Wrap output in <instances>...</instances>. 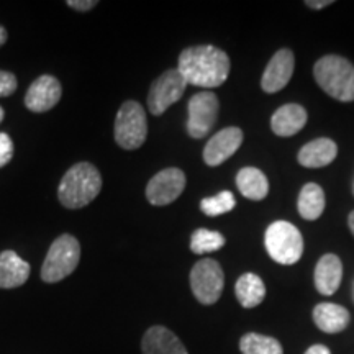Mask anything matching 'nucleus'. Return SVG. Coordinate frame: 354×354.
<instances>
[{"label":"nucleus","mask_w":354,"mask_h":354,"mask_svg":"<svg viewBox=\"0 0 354 354\" xmlns=\"http://www.w3.org/2000/svg\"><path fill=\"white\" fill-rule=\"evenodd\" d=\"M230 57L227 53L212 44L190 46L179 56L177 71L183 74L187 86L215 88L228 79Z\"/></svg>","instance_id":"obj_1"},{"label":"nucleus","mask_w":354,"mask_h":354,"mask_svg":"<svg viewBox=\"0 0 354 354\" xmlns=\"http://www.w3.org/2000/svg\"><path fill=\"white\" fill-rule=\"evenodd\" d=\"M102 176L91 162H77L66 172L57 189L61 205L66 209H82L100 194Z\"/></svg>","instance_id":"obj_2"},{"label":"nucleus","mask_w":354,"mask_h":354,"mask_svg":"<svg viewBox=\"0 0 354 354\" xmlns=\"http://www.w3.org/2000/svg\"><path fill=\"white\" fill-rule=\"evenodd\" d=\"M313 77L323 92L339 102H354V66L346 57L328 55L317 61Z\"/></svg>","instance_id":"obj_3"},{"label":"nucleus","mask_w":354,"mask_h":354,"mask_svg":"<svg viewBox=\"0 0 354 354\" xmlns=\"http://www.w3.org/2000/svg\"><path fill=\"white\" fill-rule=\"evenodd\" d=\"M81 261V245L73 234H61L48 250L41 268V279L46 284L63 281L77 268Z\"/></svg>","instance_id":"obj_4"},{"label":"nucleus","mask_w":354,"mask_h":354,"mask_svg":"<svg viewBox=\"0 0 354 354\" xmlns=\"http://www.w3.org/2000/svg\"><path fill=\"white\" fill-rule=\"evenodd\" d=\"M266 251L279 264L292 266L302 258L304 238L295 225L286 220L274 221L264 234Z\"/></svg>","instance_id":"obj_5"},{"label":"nucleus","mask_w":354,"mask_h":354,"mask_svg":"<svg viewBox=\"0 0 354 354\" xmlns=\"http://www.w3.org/2000/svg\"><path fill=\"white\" fill-rule=\"evenodd\" d=\"M148 136L146 112L136 100H127L115 118V141L120 148L133 151L143 146Z\"/></svg>","instance_id":"obj_6"},{"label":"nucleus","mask_w":354,"mask_h":354,"mask_svg":"<svg viewBox=\"0 0 354 354\" xmlns=\"http://www.w3.org/2000/svg\"><path fill=\"white\" fill-rule=\"evenodd\" d=\"M225 287V274L221 266L212 258H203L194 264L190 271V289L202 305L218 302Z\"/></svg>","instance_id":"obj_7"},{"label":"nucleus","mask_w":354,"mask_h":354,"mask_svg":"<svg viewBox=\"0 0 354 354\" xmlns=\"http://www.w3.org/2000/svg\"><path fill=\"white\" fill-rule=\"evenodd\" d=\"M187 133L190 138L202 140L209 135L216 123L220 110V102L214 92L203 91L192 95L187 105Z\"/></svg>","instance_id":"obj_8"},{"label":"nucleus","mask_w":354,"mask_h":354,"mask_svg":"<svg viewBox=\"0 0 354 354\" xmlns=\"http://www.w3.org/2000/svg\"><path fill=\"white\" fill-rule=\"evenodd\" d=\"M187 82L183 74L176 69L162 73L156 81L151 84L148 94V109L153 115H162L172 104H176L184 95Z\"/></svg>","instance_id":"obj_9"},{"label":"nucleus","mask_w":354,"mask_h":354,"mask_svg":"<svg viewBox=\"0 0 354 354\" xmlns=\"http://www.w3.org/2000/svg\"><path fill=\"white\" fill-rule=\"evenodd\" d=\"M185 183L187 179L184 171L179 167H167L151 177L146 185V198L154 207L169 205L184 192Z\"/></svg>","instance_id":"obj_10"},{"label":"nucleus","mask_w":354,"mask_h":354,"mask_svg":"<svg viewBox=\"0 0 354 354\" xmlns=\"http://www.w3.org/2000/svg\"><path fill=\"white\" fill-rule=\"evenodd\" d=\"M243 131L236 127H228L212 136L203 148V161L207 166H220L240 149Z\"/></svg>","instance_id":"obj_11"},{"label":"nucleus","mask_w":354,"mask_h":354,"mask_svg":"<svg viewBox=\"0 0 354 354\" xmlns=\"http://www.w3.org/2000/svg\"><path fill=\"white\" fill-rule=\"evenodd\" d=\"M61 95H63L61 82L55 76L44 74L30 86L25 95V107L35 113L48 112L61 100Z\"/></svg>","instance_id":"obj_12"},{"label":"nucleus","mask_w":354,"mask_h":354,"mask_svg":"<svg viewBox=\"0 0 354 354\" xmlns=\"http://www.w3.org/2000/svg\"><path fill=\"white\" fill-rule=\"evenodd\" d=\"M295 68L294 53L290 50H279L276 55L271 57L269 64L266 66V71L263 73V79H261V87L268 94H276V92L282 91L289 81L292 79Z\"/></svg>","instance_id":"obj_13"},{"label":"nucleus","mask_w":354,"mask_h":354,"mask_svg":"<svg viewBox=\"0 0 354 354\" xmlns=\"http://www.w3.org/2000/svg\"><path fill=\"white\" fill-rule=\"evenodd\" d=\"M141 353L143 354H189L187 349L172 333L169 328L154 325L143 335L141 339Z\"/></svg>","instance_id":"obj_14"},{"label":"nucleus","mask_w":354,"mask_h":354,"mask_svg":"<svg viewBox=\"0 0 354 354\" xmlns=\"http://www.w3.org/2000/svg\"><path fill=\"white\" fill-rule=\"evenodd\" d=\"M343 279V264L342 259L336 254H323L315 266V281L317 290L322 295H333L338 290Z\"/></svg>","instance_id":"obj_15"},{"label":"nucleus","mask_w":354,"mask_h":354,"mask_svg":"<svg viewBox=\"0 0 354 354\" xmlns=\"http://www.w3.org/2000/svg\"><path fill=\"white\" fill-rule=\"evenodd\" d=\"M307 123V110L299 104L282 105L274 112L271 118V130L277 136L289 138V136L297 135Z\"/></svg>","instance_id":"obj_16"},{"label":"nucleus","mask_w":354,"mask_h":354,"mask_svg":"<svg viewBox=\"0 0 354 354\" xmlns=\"http://www.w3.org/2000/svg\"><path fill=\"white\" fill-rule=\"evenodd\" d=\"M338 156V146L330 138H318L302 146L299 151V162L308 169L325 167Z\"/></svg>","instance_id":"obj_17"},{"label":"nucleus","mask_w":354,"mask_h":354,"mask_svg":"<svg viewBox=\"0 0 354 354\" xmlns=\"http://www.w3.org/2000/svg\"><path fill=\"white\" fill-rule=\"evenodd\" d=\"M30 264L15 251L0 253V289H17L30 277Z\"/></svg>","instance_id":"obj_18"},{"label":"nucleus","mask_w":354,"mask_h":354,"mask_svg":"<svg viewBox=\"0 0 354 354\" xmlns=\"http://www.w3.org/2000/svg\"><path fill=\"white\" fill-rule=\"evenodd\" d=\"M349 320H351V315L342 305L323 302L313 308V322L323 333H342L349 325Z\"/></svg>","instance_id":"obj_19"},{"label":"nucleus","mask_w":354,"mask_h":354,"mask_svg":"<svg viewBox=\"0 0 354 354\" xmlns=\"http://www.w3.org/2000/svg\"><path fill=\"white\" fill-rule=\"evenodd\" d=\"M236 185L243 197L250 201H263L269 192L268 177L258 167H243L236 174Z\"/></svg>","instance_id":"obj_20"},{"label":"nucleus","mask_w":354,"mask_h":354,"mask_svg":"<svg viewBox=\"0 0 354 354\" xmlns=\"http://www.w3.org/2000/svg\"><path fill=\"white\" fill-rule=\"evenodd\" d=\"M234 294L243 308H254L263 304L266 297V286L263 279L253 272H246L234 284Z\"/></svg>","instance_id":"obj_21"},{"label":"nucleus","mask_w":354,"mask_h":354,"mask_svg":"<svg viewBox=\"0 0 354 354\" xmlns=\"http://www.w3.org/2000/svg\"><path fill=\"white\" fill-rule=\"evenodd\" d=\"M299 214L305 220H318L325 210V192L315 183L305 184L299 194Z\"/></svg>","instance_id":"obj_22"},{"label":"nucleus","mask_w":354,"mask_h":354,"mask_svg":"<svg viewBox=\"0 0 354 354\" xmlns=\"http://www.w3.org/2000/svg\"><path fill=\"white\" fill-rule=\"evenodd\" d=\"M243 354H284L282 344L272 336L259 333H246L240 339Z\"/></svg>","instance_id":"obj_23"},{"label":"nucleus","mask_w":354,"mask_h":354,"mask_svg":"<svg viewBox=\"0 0 354 354\" xmlns=\"http://www.w3.org/2000/svg\"><path fill=\"white\" fill-rule=\"evenodd\" d=\"M225 236L218 232L207 228H198L192 233L190 238V250L196 254H207V253H215V251L221 250L225 246Z\"/></svg>","instance_id":"obj_24"},{"label":"nucleus","mask_w":354,"mask_h":354,"mask_svg":"<svg viewBox=\"0 0 354 354\" xmlns=\"http://www.w3.org/2000/svg\"><path fill=\"white\" fill-rule=\"evenodd\" d=\"M236 205L234 196L230 190H221L220 194H216L214 197H207L201 202V210L207 216H220L223 214L232 212Z\"/></svg>","instance_id":"obj_25"},{"label":"nucleus","mask_w":354,"mask_h":354,"mask_svg":"<svg viewBox=\"0 0 354 354\" xmlns=\"http://www.w3.org/2000/svg\"><path fill=\"white\" fill-rule=\"evenodd\" d=\"M13 158V141L7 133H0V167L7 166Z\"/></svg>","instance_id":"obj_26"},{"label":"nucleus","mask_w":354,"mask_h":354,"mask_svg":"<svg viewBox=\"0 0 354 354\" xmlns=\"http://www.w3.org/2000/svg\"><path fill=\"white\" fill-rule=\"evenodd\" d=\"M17 77L8 71H0V97H8L17 91Z\"/></svg>","instance_id":"obj_27"},{"label":"nucleus","mask_w":354,"mask_h":354,"mask_svg":"<svg viewBox=\"0 0 354 354\" xmlns=\"http://www.w3.org/2000/svg\"><path fill=\"white\" fill-rule=\"evenodd\" d=\"M68 7H71V8H74V10H77V12H88V10H92V8H94L97 3V0H68Z\"/></svg>","instance_id":"obj_28"},{"label":"nucleus","mask_w":354,"mask_h":354,"mask_svg":"<svg viewBox=\"0 0 354 354\" xmlns=\"http://www.w3.org/2000/svg\"><path fill=\"white\" fill-rule=\"evenodd\" d=\"M331 3H333V0H307V2H305V6L320 10V8L328 7V6H331Z\"/></svg>","instance_id":"obj_29"},{"label":"nucleus","mask_w":354,"mask_h":354,"mask_svg":"<svg viewBox=\"0 0 354 354\" xmlns=\"http://www.w3.org/2000/svg\"><path fill=\"white\" fill-rule=\"evenodd\" d=\"M305 354H331V351L325 344H313L305 351Z\"/></svg>","instance_id":"obj_30"},{"label":"nucleus","mask_w":354,"mask_h":354,"mask_svg":"<svg viewBox=\"0 0 354 354\" xmlns=\"http://www.w3.org/2000/svg\"><path fill=\"white\" fill-rule=\"evenodd\" d=\"M7 38H8V33H7V30L3 28L2 25H0V46H2V44L7 41Z\"/></svg>","instance_id":"obj_31"},{"label":"nucleus","mask_w":354,"mask_h":354,"mask_svg":"<svg viewBox=\"0 0 354 354\" xmlns=\"http://www.w3.org/2000/svg\"><path fill=\"white\" fill-rule=\"evenodd\" d=\"M348 225H349V230H351V233L354 234V210L348 216Z\"/></svg>","instance_id":"obj_32"},{"label":"nucleus","mask_w":354,"mask_h":354,"mask_svg":"<svg viewBox=\"0 0 354 354\" xmlns=\"http://www.w3.org/2000/svg\"><path fill=\"white\" fill-rule=\"evenodd\" d=\"M3 115H6V113H3V109L0 107V123H2V120H3Z\"/></svg>","instance_id":"obj_33"},{"label":"nucleus","mask_w":354,"mask_h":354,"mask_svg":"<svg viewBox=\"0 0 354 354\" xmlns=\"http://www.w3.org/2000/svg\"><path fill=\"white\" fill-rule=\"evenodd\" d=\"M353 302H354V282H353Z\"/></svg>","instance_id":"obj_34"}]
</instances>
